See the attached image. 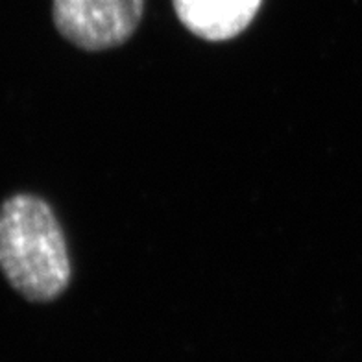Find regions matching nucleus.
<instances>
[{
  "instance_id": "nucleus-1",
  "label": "nucleus",
  "mask_w": 362,
  "mask_h": 362,
  "mask_svg": "<svg viewBox=\"0 0 362 362\" xmlns=\"http://www.w3.org/2000/svg\"><path fill=\"white\" fill-rule=\"evenodd\" d=\"M0 270L30 301H52L67 291V240L43 198L23 192L0 205Z\"/></svg>"
},
{
  "instance_id": "nucleus-2",
  "label": "nucleus",
  "mask_w": 362,
  "mask_h": 362,
  "mask_svg": "<svg viewBox=\"0 0 362 362\" xmlns=\"http://www.w3.org/2000/svg\"><path fill=\"white\" fill-rule=\"evenodd\" d=\"M144 0H52L57 32L81 50H107L139 28Z\"/></svg>"
},
{
  "instance_id": "nucleus-3",
  "label": "nucleus",
  "mask_w": 362,
  "mask_h": 362,
  "mask_svg": "<svg viewBox=\"0 0 362 362\" xmlns=\"http://www.w3.org/2000/svg\"><path fill=\"white\" fill-rule=\"evenodd\" d=\"M262 0H172L180 23L205 41L240 35L259 13Z\"/></svg>"
}]
</instances>
